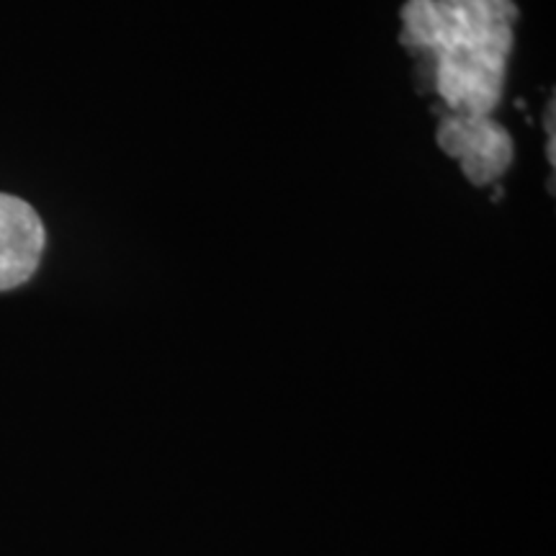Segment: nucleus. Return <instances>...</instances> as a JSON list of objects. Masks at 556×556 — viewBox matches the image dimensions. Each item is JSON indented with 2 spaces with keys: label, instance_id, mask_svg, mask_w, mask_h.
Segmentation results:
<instances>
[{
  "label": "nucleus",
  "instance_id": "obj_1",
  "mask_svg": "<svg viewBox=\"0 0 556 556\" xmlns=\"http://www.w3.org/2000/svg\"><path fill=\"white\" fill-rule=\"evenodd\" d=\"M400 41L428 60L443 103L454 116H490L505 86L513 50V0H407Z\"/></svg>",
  "mask_w": 556,
  "mask_h": 556
},
{
  "label": "nucleus",
  "instance_id": "obj_3",
  "mask_svg": "<svg viewBox=\"0 0 556 556\" xmlns=\"http://www.w3.org/2000/svg\"><path fill=\"white\" fill-rule=\"evenodd\" d=\"M45 245L47 232L37 208L11 193H0V291L31 281Z\"/></svg>",
  "mask_w": 556,
  "mask_h": 556
},
{
  "label": "nucleus",
  "instance_id": "obj_2",
  "mask_svg": "<svg viewBox=\"0 0 556 556\" xmlns=\"http://www.w3.org/2000/svg\"><path fill=\"white\" fill-rule=\"evenodd\" d=\"M438 148L462 163L469 184H495L513 163V139L490 116H443L435 131Z\"/></svg>",
  "mask_w": 556,
  "mask_h": 556
}]
</instances>
